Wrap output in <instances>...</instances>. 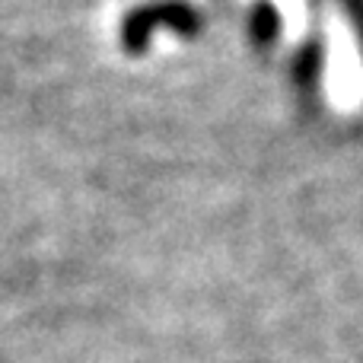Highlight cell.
<instances>
[{
    "instance_id": "obj_5",
    "label": "cell",
    "mask_w": 363,
    "mask_h": 363,
    "mask_svg": "<svg viewBox=\"0 0 363 363\" xmlns=\"http://www.w3.org/2000/svg\"><path fill=\"white\" fill-rule=\"evenodd\" d=\"M309 4H313V6H315V4H319V0H309Z\"/></svg>"
},
{
    "instance_id": "obj_4",
    "label": "cell",
    "mask_w": 363,
    "mask_h": 363,
    "mask_svg": "<svg viewBox=\"0 0 363 363\" xmlns=\"http://www.w3.org/2000/svg\"><path fill=\"white\" fill-rule=\"evenodd\" d=\"M341 4H345L347 16H351L354 29H357V35H360V45H363V0H341Z\"/></svg>"
},
{
    "instance_id": "obj_3",
    "label": "cell",
    "mask_w": 363,
    "mask_h": 363,
    "mask_svg": "<svg viewBox=\"0 0 363 363\" xmlns=\"http://www.w3.org/2000/svg\"><path fill=\"white\" fill-rule=\"evenodd\" d=\"M322 57H325V48H322V38H309L306 45L300 48L294 61V80L300 89H309L319 83V74H322Z\"/></svg>"
},
{
    "instance_id": "obj_1",
    "label": "cell",
    "mask_w": 363,
    "mask_h": 363,
    "mask_svg": "<svg viewBox=\"0 0 363 363\" xmlns=\"http://www.w3.org/2000/svg\"><path fill=\"white\" fill-rule=\"evenodd\" d=\"M160 26L191 38L204 29V19L185 0H153V4L134 6V10H128L125 23H121V45H125L128 55H144L150 48V32L160 29Z\"/></svg>"
},
{
    "instance_id": "obj_2",
    "label": "cell",
    "mask_w": 363,
    "mask_h": 363,
    "mask_svg": "<svg viewBox=\"0 0 363 363\" xmlns=\"http://www.w3.org/2000/svg\"><path fill=\"white\" fill-rule=\"evenodd\" d=\"M249 32H252V42L262 51H268L274 45L277 32H281V13H277V6L271 0H255L249 16Z\"/></svg>"
}]
</instances>
